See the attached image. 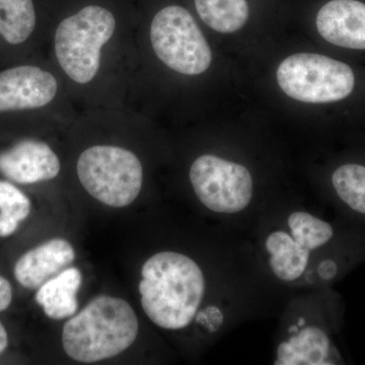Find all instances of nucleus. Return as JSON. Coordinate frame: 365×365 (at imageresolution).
Returning a JSON list of instances; mask_svg holds the SVG:
<instances>
[{
	"label": "nucleus",
	"instance_id": "f03ea898",
	"mask_svg": "<svg viewBox=\"0 0 365 365\" xmlns=\"http://www.w3.org/2000/svg\"><path fill=\"white\" fill-rule=\"evenodd\" d=\"M138 335V319L128 302L102 295L66 322L62 345L71 359L93 364L130 347Z\"/></svg>",
	"mask_w": 365,
	"mask_h": 365
},
{
	"label": "nucleus",
	"instance_id": "dca6fc26",
	"mask_svg": "<svg viewBox=\"0 0 365 365\" xmlns=\"http://www.w3.org/2000/svg\"><path fill=\"white\" fill-rule=\"evenodd\" d=\"M197 14L212 30L230 34L241 30L249 20L247 0H194Z\"/></svg>",
	"mask_w": 365,
	"mask_h": 365
},
{
	"label": "nucleus",
	"instance_id": "4468645a",
	"mask_svg": "<svg viewBox=\"0 0 365 365\" xmlns=\"http://www.w3.org/2000/svg\"><path fill=\"white\" fill-rule=\"evenodd\" d=\"M265 245L270 254V267L279 279L294 281L306 271L311 251L304 248L287 232H272L268 235Z\"/></svg>",
	"mask_w": 365,
	"mask_h": 365
},
{
	"label": "nucleus",
	"instance_id": "9b49d317",
	"mask_svg": "<svg viewBox=\"0 0 365 365\" xmlns=\"http://www.w3.org/2000/svg\"><path fill=\"white\" fill-rule=\"evenodd\" d=\"M76 258L71 244L63 239H52L30 250L14 265V277L21 287L36 289L56 275Z\"/></svg>",
	"mask_w": 365,
	"mask_h": 365
},
{
	"label": "nucleus",
	"instance_id": "0eeeda50",
	"mask_svg": "<svg viewBox=\"0 0 365 365\" xmlns=\"http://www.w3.org/2000/svg\"><path fill=\"white\" fill-rule=\"evenodd\" d=\"M190 181L200 202L216 213L241 212L253 197L248 169L215 155L197 158L190 169Z\"/></svg>",
	"mask_w": 365,
	"mask_h": 365
},
{
	"label": "nucleus",
	"instance_id": "4be33fe9",
	"mask_svg": "<svg viewBox=\"0 0 365 365\" xmlns=\"http://www.w3.org/2000/svg\"><path fill=\"white\" fill-rule=\"evenodd\" d=\"M7 345H9V335H7L6 328L0 322V354L6 351Z\"/></svg>",
	"mask_w": 365,
	"mask_h": 365
},
{
	"label": "nucleus",
	"instance_id": "39448f33",
	"mask_svg": "<svg viewBox=\"0 0 365 365\" xmlns=\"http://www.w3.org/2000/svg\"><path fill=\"white\" fill-rule=\"evenodd\" d=\"M276 78L288 97L312 104L343 100L352 93L355 85L349 66L313 53H299L283 60Z\"/></svg>",
	"mask_w": 365,
	"mask_h": 365
},
{
	"label": "nucleus",
	"instance_id": "7ed1b4c3",
	"mask_svg": "<svg viewBox=\"0 0 365 365\" xmlns=\"http://www.w3.org/2000/svg\"><path fill=\"white\" fill-rule=\"evenodd\" d=\"M117 28L116 18L104 6L91 4L60 21L54 34V53L67 78L91 83L100 71L103 49Z\"/></svg>",
	"mask_w": 365,
	"mask_h": 365
},
{
	"label": "nucleus",
	"instance_id": "aec40b11",
	"mask_svg": "<svg viewBox=\"0 0 365 365\" xmlns=\"http://www.w3.org/2000/svg\"><path fill=\"white\" fill-rule=\"evenodd\" d=\"M340 267L337 262L333 259H326L322 261L318 266V274L323 280L335 279L339 274Z\"/></svg>",
	"mask_w": 365,
	"mask_h": 365
},
{
	"label": "nucleus",
	"instance_id": "2eb2a0df",
	"mask_svg": "<svg viewBox=\"0 0 365 365\" xmlns=\"http://www.w3.org/2000/svg\"><path fill=\"white\" fill-rule=\"evenodd\" d=\"M37 26L33 0H0V40L9 46L25 44Z\"/></svg>",
	"mask_w": 365,
	"mask_h": 365
},
{
	"label": "nucleus",
	"instance_id": "f8f14e48",
	"mask_svg": "<svg viewBox=\"0 0 365 365\" xmlns=\"http://www.w3.org/2000/svg\"><path fill=\"white\" fill-rule=\"evenodd\" d=\"M339 352L325 331L311 326L281 343L275 364L328 365L340 361Z\"/></svg>",
	"mask_w": 365,
	"mask_h": 365
},
{
	"label": "nucleus",
	"instance_id": "1a4fd4ad",
	"mask_svg": "<svg viewBox=\"0 0 365 365\" xmlns=\"http://www.w3.org/2000/svg\"><path fill=\"white\" fill-rule=\"evenodd\" d=\"M61 169L58 155L43 141L21 139L0 151V174L9 181L32 185L49 181Z\"/></svg>",
	"mask_w": 365,
	"mask_h": 365
},
{
	"label": "nucleus",
	"instance_id": "20e7f679",
	"mask_svg": "<svg viewBox=\"0 0 365 365\" xmlns=\"http://www.w3.org/2000/svg\"><path fill=\"white\" fill-rule=\"evenodd\" d=\"M76 170L88 194L111 207L130 205L143 188L140 160L120 146H91L81 153Z\"/></svg>",
	"mask_w": 365,
	"mask_h": 365
},
{
	"label": "nucleus",
	"instance_id": "412c9836",
	"mask_svg": "<svg viewBox=\"0 0 365 365\" xmlns=\"http://www.w3.org/2000/svg\"><path fill=\"white\" fill-rule=\"evenodd\" d=\"M13 300V287L6 278L0 276V312L6 311Z\"/></svg>",
	"mask_w": 365,
	"mask_h": 365
},
{
	"label": "nucleus",
	"instance_id": "6e6552de",
	"mask_svg": "<svg viewBox=\"0 0 365 365\" xmlns=\"http://www.w3.org/2000/svg\"><path fill=\"white\" fill-rule=\"evenodd\" d=\"M57 93L58 81L41 66L18 64L0 69V116L43 109Z\"/></svg>",
	"mask_w": 365,
	"mask_h": 365
},
{
	"label": "nucleus",
	"instance_id": "f257e3e1",
	"mask_svg": "<svg viewBox=\"0 0 365 365\" xmlns=\"http://www.w3.org/2000/svg\"><path fill=\"white\" fill-rule=\"evenodd\" d=\"M141 306L153 323L180 330L193 321L205 292L200 267L189 257L162 252L150 257L141 270Z\"/></svg>",
	"mask_w": 365,
	"mask_h": 365
},
{
	"label": "nucleus",
	"instance_id": "ddd939ff",
	"mask_svg": "<svg viewBox=\"0 0 365 365\" xmlns=\"http://www.w3.org/2000/svg\"><path fill=\"white\" fill-rule=\"evenodd\" d=\"M83 277L78 268L71 267L41 285L36 302L43 307L48 318L63 319L78 312V294Z\"/></svg>",
	"mask_w": 365,
	"mask_h": 365
},
{
	"label": "nucleus",
	"instance_id": "a211bd4d",
	"mask_svg": "<svg viewBox=\"0 0 365 365\" xmlns=\"http://www.w3.org/2000/svg\"><path fill=\"white\" fill-rule=\"evenodd\" d=\"M288 227L295 241L311 252L330 244L335 237L331 223L304 211L292 213L288 217Z\"/></svg>",
	"mask_w": 365,
	"mask_h": 365
},
{
	"label": "nucleus",
	"instance_id": "f3484780",
	"mask_svg": "<svg viewBox=\"0 0 365 365\" xmlns=\"http://www.w3.org/2000/svg\"><path fill=\"white\" fill-rule=\"evenodd\" d=\"M331 180L341 202L355 215L365 217V165L345 163L334 170Z\"/></svg>",
	"mask_w": 365,
	"mask_h": 365
},
{
	"label": "nucleus",
	"instance_id": "6ab92c4d",
	"mask_svg": "<svg viewBox=\"0 0 365 365\" xmlns=\"http://www.w3.org/2000/svg\"><path fill=\"white\" fill-rule=\"evenodd\" d=\"M31 212V201L11 181H0V237H9Z\"/></svg>",
	"mask_w": 365,
	"mask_h": 365
},
{
	"label": "nucleus",
	"instance_id": "9d476101",
	"mask_svg": "<svg viewBox=\"0 0 365 365\" xmlns=\"http://www.w3.org/2000/svg\"><path fill=\"white\" fill-rule=\"evenodd\" d=\"M317 29L331 44L365 50V4L357 0H332L319 9Z\"/></svg>",
	"mask_w": 365,
	"mask_h": 365
},
{
	"label": "nucleus",
	"instance_id": "423d86ee",
	"mask_svg": "<svg viewBox=\"0 0 365 365\" xmlns=\"http://www.w3.org/2000/svg\"><path fill=\"white\" fill-rule=\"evenodd\" d=\"M150 37L158 58L172 71L198 76L210 66L212 53L200 28L184 7H163L151 21Z\"/></svg>",
	"mask_w": 365,
	"mask_h": 365
}]
</instances>
